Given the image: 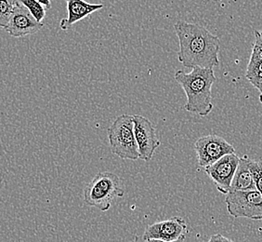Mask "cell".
Wrapping results in <instances>:
<instances>
[{
  "instance_id": "obj_3",
  "label": "cell",
  "mask_w": 262,
  "mask_h": 242,
  "mask_svg": "<svg viewBox=\"0 0 262 242\" xmlns=\"http://www.w3.org/2000/svg\"><path fill=\"white\" fill-rule=\"evenodd\" d=\"M124 188L118 175L110 172H99L86 186L83 197L88 206L107 212L116 197H123Z\"/></svg>"
},
{
  "instance_id": "obj_14",
  "label": "cell",
  "mask_w": 262,
  "mask_h": 242,
  "mask_svg": "<svg viewBox=\"0 0 262 242\" xmlns=\"http://www.w3.org/2000/svg\"><path fill=\"white\" fill-rule=\"evenodd\" d=\"M16 3L17 0H0V27L8 25Z\"/></svg>"
},
{
  "instance_id": "obj_23",
  "label": "cell",
  "mask_w": 262,
  "mask_h": 242,
  "mask_svg": "<svg viewBox=\"0 0 262 242\" xmlns=\"http://www.w3.org/2000/svg\"><path fill=\"white\" fill-rule=\"evenodd\" d=\"M211 1H213V2H219L220 0H211Z\"/></svg>"
},
{
  "instance_id": "obj_2",
  "label": "cell",
  "mask_w": 262,
  "mask_h": 242,
  "mask_svg": "<svg viewBox=\"0 0 262 242\" xmlns=\"http://www.w3.org/2000/svg\"><path fill=\"white\" fill-rule=\"evenodd\" d=\"M174 77L186 94L187 103L183 108L197 116H208L213 109L211 90L216 81L214 70L194 67L190 73L178 70Z\"/></svg>"
},
{
  "instance_id": "obj_22",
  "label": "cell",
  "mask_w": 262,
  "mask_h": 242,
  "mask_svg": "<svg viewBox=\"0 0 262 242\" xmlns=\"http://www.w3.org/2000/svg\"><path fill=\"white\" fill-rule=\"evenodd\" d=\"M256 89H257V91H259V101L262 104V82Z\"/></svg>"
},
{
  "instance_id": "obj_7",
  "label": "cell",
  "mask_w": 262,
  "mask_h": 242,
  "mask_svg": "<svg viewBox=\"0 0 262 242\" xmlns=\"http://www.w3.org/2000/svg\"><path fill=\"white\" fill-rule=\"evenodd\" d=\"M134 133L139 150V158L144 162H150L155 152L161 145L157 131L151 121L140 115L133 116Z\"/></svg>"
},
{
  "instance_id": "obj_8",
  "label": "cell",
  "mask_w": 262,
  "mask_h": 242,
  "mask_svg": "<svg viewBox=\"0 0 262 242\" xmlns=\"http://www.w3.org/2000/svg\"><path fill=\"white\" fill-rule=\"evenodd\" d=\"M239 160L240 157L235 155V153L228 154L210 166L205 168V172L214 182L217 190L224 195H227L230 192Z\"/></svg>"
},
{
  "instance_id": "obj_18",
  "label": "cell",
  "mask_w": 262,
  "mask_h": 242,
  "mask_svg": "<svg viewBox=\"0 0 262 242\" xmlns=\"http://www.w3.org/2000/svg\"><path fill=\"white\" fill-rule=\"evenodd\" d=\"M207 242H234L232 239L228 238V237H224L222 234H216V235H213L209 240Z\"/></svg>"
},
{
  "instance_id": "obj_11",
  "label": "cell",
  "mask_w": 262,
  "mask_h": 242,
  "mask_svg": "<svg viewBox=\"0 0 262 242\" xmlns=\"http://www.w3.org/2000/svg\"><path fill=\"white\" fill-rule=\"evenodd\" d=\"M67 5V18L60 23L62 30H68L79 21L103 9L102 4H91L85 0H66Z\"/></svg>"
},
{
  "instance_id": "obj_4",
  "label": "cell",
  "mask_w": 262,
  "mask_h": 242,
  "mask_svg": "<svg viewBox=\"0 0 262 242\" xmlns=\"http://www.w3.org/2000/svg\"><path fill=\"white\" fill-rule=\"evenodd\" d=\"M108 140L112 153L123 160L139 159L133 116H118L108 129Z\"/></svg>"
},
{
  "instance_id": "obj_13",
  "label": "cell",
  "mask_w": 262,
  "mask_h": 242,
  "mask_svg": "<svg viewBox=\"0 0 262 242\" xmlns=\"http://www.w3.org/2000/svg\"><path fill=\"white\" fill-rule=\"evenodd\" d=\"M17 2L28 10L37 22L42 23V21L44 20L47 10L37 0H17Z\"/></svg>"
},
{
  "instance_id": "obj_12",
  "label": "cell",
  "mask_w": 262,
  "mask_h": 242,
  "mask_svg": "<svg viewBox=\"0 0 262 242\" xmlns=\"http://www.w3.org/2000/svg\"><path fill=\"white\" fill-rule=\"evenodd\" d=\"M257 190L254 176L249 168V158L240 157L236 172L232 179L230 191H250Z\"/></svg>"
},
{
  "instance_id": "obj_5",
  "label": "cell",
  "mask_w": 262,
  "mask_h": 242,
  "mask_svg": "<svg viewBox=\"0 0 262 242\" xmlns=\"http://www.w3.org/2000/svg\"><path fill=\"white\" fill-rule=\"evenodd\" d=\"M225 203L228 212L234 218L262 220V196L257 190L230 191Z\"/></svg>"
},
{
  "instance_id": "obj_19",
  "label": "cell",
  "mask_w": 262,
  "mask_h": 242,
  "mask_svg": "<svg viewBox=\"0 0 262 242\" xmlns=\"http://www.w3.org/2000/svg\"><path fill=\"white\" fill-rule=\"evenodd\" d=\"M186 239V236H182L180 238H178L176 240H173V241H164V240H159V239H148L145 240V242H185Z\"/></svg>"
},
{
  "instance_id": "obj_1",
  "label": "cell",
  "mask_w": 262,
  "mask_h": 242,
  "mask_svg": "<svg viewBox=\"0 0 262 242\" xmlns=\"http://www.w3.org/2000/svg\"><path fill=\"white\" fill-rule=\"evenodd\" d=\"M180 43L178 60L187 68H211L219 66L221 41L206 27L178 22L174 26Z\"/></svg>"
},
{
  "instance_id": "obj_17",
  "label": "cell",
  "mask_w": 262,
  "mask_h": 242,
  "mask_svg": "<svg viewBox=\"0 0 262 242\" xmlns=\"http://www.w3.org/2000/svg\"><path fill=\"white\" fill-rule=\"evenodd\" d=\"M259 63H262V43L255 41L253 43L252 52L247 66H255Z\"/></svg>"
},
{
  "instance_id": "obj_15",
  "label": "cell",
  "mask_w": 262,
  "mask_h": 242,
  "mask_svg": "<svg viewBox=\"0 0 262 242\" xmlns=\"http://www.w3.org/2000/svg\"><path fill=\"white\" fill-rule=\"evenodd\" d=\"M246 77L253 86L257 88L262 82V63L253 66H247Z\"/></svg>"
},
{
  "instance_id": "obj_9",
  "label": "cell",
  "mask_w": 262,
  "mask_h": 242,
  "mask_svg": "<svg viewBox=\"0 0 262 242\" xmlns=\"http://www.w3.org/2000/svg\"><path fill=\"white\" fill-rule=\"evenodd\" d=\"M188 233L185 220L182 217L174 216L162 222H157L146 227L143 234V240L159 239L164 241H173Z\"/></svg>"
},
{
  "instance_id": "obj_20",
  "label": "cell",
  "mask_w": 262,
  "mask_h": 242,
  "mask_svg": "<svg viewBox=\"0 0 262 242\" xmlns=\"http://www.w3.org/2000/svg\"><path fill=\"white\" fill-rule=\"evenodd\" d=\"M40 4L45 7L46 10H50L51 8V0H37Z\"/></svg>"
},
{
  "instance_id": "obj_6",
  "label": "cell",
  "mask_w": 262,
  "mask_h": 242,
  "mask_svg": "<svg viewBox=\"0 0 262 242\" xmlns=\"http://www.w3.org/2000/svg\"><path fill=\"white\" fill-rule=\"evenodd\" d=\"M199 166L207 168L222 156L235 153L234 147L224 138L217 135H207L199 138L194 144Z\"/></svg>"
},
{
  "instance_id": "obj_16",
  "label": "cell",
  "mask_w": 262,
  "mask_h": 242,
  "mask_svg": "<svg viewBox=\"0 0 262 242\" xmlns=\"http://www.w3.org/2000/svg\"><path fill=\"white\" fill-rule=\"evenodd\" d=\"M249 168L254 176L257 190L262 196V162L249 159Z\"/></svg>"
},
{
  "instance_id": "obj_21",
  "label": "cell",
  "mask_w": 262,
  "mask_h": 242,
  "mask_svg": "<svg viewBox=\"0 0 262 242\" xmlns=\"http://www.w3.org/2000/svg\"><path fill=\"white\" fill-rule=\"evenodd\" d=\"M255 41H259L262 43V30L255 31Z\"/></svg>"
},
{
  "instance_id": "obj_10",
  "label": "cell",
  "mask_w": 262,
  "mask_h": 242,
  "mask_svg": "<svg viewBox=\"0 0 262 242\" xmlns=\"http://www.w3.org/2000/svg\"><path fill=\"white\" fill-rule=\"evenodd\" d=\"M43 26V23L35 20L28 10L17 2L4 29L13 37H23L35 34Z\"/></svg>"
}]
</instances>
